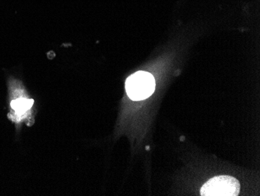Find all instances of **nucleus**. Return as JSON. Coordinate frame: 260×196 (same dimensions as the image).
<instances>
[{
  "mask_svg": "<svg viewBox=\"0 0 260 196\" xmlns=\"http://www.w3.org/2000/svg\"><path fill=\"white\" fill-rule=\"evenodd\" d=\"M22 89H20V96H16L12 99V109L14 110V117L12 118L14 121H20L25 117L26 113L30 110L34 103L33 99H27L24 96H21Z\"/></svg>",
  "mask_w": 260,
  "mask_h": 196,
  "instance_id": "7ed1b4c3",
  "label": "nucleus"
},
{
  "mask_svg": "<svg viewBox=\"0 0 260 196\" xmlns=\"http://www.w3.org/2000/svg\"><path fill=\"white\" fill-rule=\"evenodd\" d=\"M240 184L231 176H217L209 180L200 190L202 196H237Z\"/></svg>",
  "mask_w": 260,
  "mask_h": 196,
  "instance_id": "f03ea898",
  "label": "nucleus"
},
{
  "mask_svg": "<svg viewBox=\"0 0 260 196\" xmlns=\"http://www.w3.org/2000/svg\"><path fill=\"white\" fill-rule=\"evenodd\" d=\"M155 90V79L150 73L140 71L125 80V91L129 99L141 101L150 97Z\"/></svg>",
  "mask_w": 260,
  "mask_h": 196,
  "instance_id": "f257e3e1",
  "label": "nucleus"
}]
</instances>
